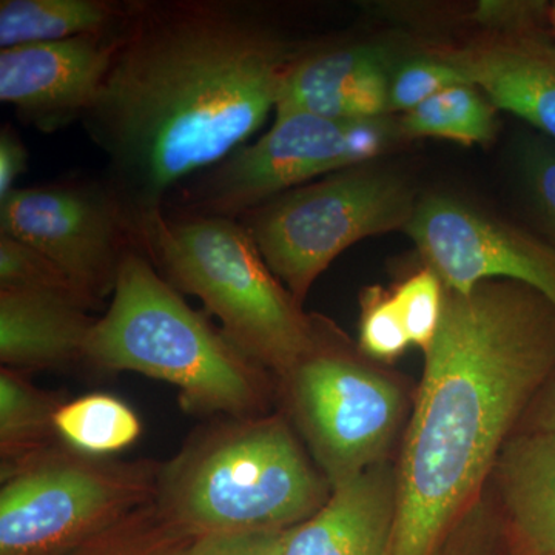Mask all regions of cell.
Segmentation results:
<instances>
[{
  "mask_svg": "<svg viewBox=\"0 0 555 555\" xmlns=\"http://www.w3.org/2000/svg\"><path fill=\"white\" fill-rule=\"evenodd\" d=\"M306 50L251 0H130L80 122L137 218L246 145Z\"/></svg>",
  "mask_w": 555,
  "mask_h": 555,
  "instance_id": "cell-1",
  "label": "cell"
},
{
  "mask_svg": "<svg viewBox=\"0 0 555 555\" xmlns=\"http://www.w3.org/2000/svg\"><path fill=\"white\" fill-rule=\"evenodd\" d=\"M398 474L393 555H436L476 495L514 422L555 369V306L516 281L469 294L444 287V308Z\"/></svg>",
  "mask_w": 555,
  "mask_h": 555,
  "instance_id": "cell-2",
  "label": "cell"
},
{
  "mask_svg": "<svg viewBox=\"0 0 555 555\" xmlns=\"http://www.w3.org/2000/svg\"><path fill=\"white\" fill-rule=\"evenodd\" d=\"M86 361L169 383L193 415H261L268 396L264 367L190 308L139 248L120 262L112 301L87 339Z\"/></svg>",
  "mask_w": 555,
  "mask_h": 555,
  "instance_id": "cell-3",
  "label": "cell"
},
{
  "mask_svg": "<svg viewBox=\"0 0 555 555\" xmlns=\"http://www.w3.org/2000/svg\"><path fill=\"white\" fill-rule=\"evenodd\" d=\"M318 476L281 416L219 420L163 463L156 505L195 537L291 529L327 502Z\"/></svg>",
  "mask_w": 555,
  "mask_h": 555,
  "instance_id": "cell-4",
  "label": "cell"
},
{
  "mask_svg": "<svg viewBox=\"0 0 555 555\" xmlns=\"http://www.w3.org/2000/svg\"><path fill=\"white\" fill-rule=\"evenodd\" d=\"M139 248L160 275L201 299L244 356L291 374L320 337L301 305L278 280L240 219L166 210L138 218Z\"/></svg>",
  "mask_w": 555,
  "mask_h": 555,
  "instance_id": "cell-5",
  "label": "cell"
},
{
  "mask_svg": "<svg viewBox=\"0 0 555 555\" xmlns=\"http://www.w3.org/2000/svg\"><path fill=\"white\" fill-rule=\"evenodd\" d=\"M160 467L56 444L2 467L0 555H60L101 534L155 502Z\"/></svg>",
  "mask_w": 555,
  "mask_h": 555,
  "instance_id": "cell-6",
  "label": "cell"
},
{
  "mask_svg": "<svg viewBox=\"0 0 555 555\" xmlns=\"http://www.w3.org/2000/svg\"><path fill=\"white\" fill-rule=\"evenodd\" d=\"M416 204L403 179L364 164L283 193L240 221L301 305L335 258L358 241L406 229Z\"/></svg>",
  "mask_w": 555,
  "mask_h": 555,
  "instance_id": "cell-7",
  "label": "cell"
},
{
  "mask_svg": "<svg viewBox=\"0 0 555 555\" xmlns=\"http://www.w3.org/2000/svg\"><path fill=\"white\" fill-rule=\"evenodd\" d=\"M400 133L387 116L331 119L310 113L276 116L272 129L175 190L163 210L240 219L268 201L377 158Z\"/></svg>",
  "mask_w": 555,
  "mask_h": 555,
  "instance_id": "cell-8",
  "label": "cell"
},
{
  "mask_svg": "<svg viewBox=\"0 0 555 555\" xmlns=\"http://www.w3.org/2000/svg\"><path fill=\"white\" fill-rule=\"evenodd\" d=\"M0 235L49 258L100 308L139 248L137 215L107 178L14 189L0 199Z\"/></svg>",
  "mask_w": 555,
  "mask_h": 555,
  "instance_id": "cell-9",
  "label": "cell"
},
{
  "mask_svg": "<svg viewBox=\"0 0 555 555\" xmlns=\"http://www.w3.org/2000/svg\"><path fill=\"white\" fill-rule=\"evenodd\" d=\"M286 378L299 425L332 489L379 463L400 416L393 385L321 341Z\"/></svg>",
  "mask_w": 555,
  "mask_h": 555,
  "instance_id": "cell-10",
  "label": "cell"
},
{
  "mask_svg": "<svg viewBox=\"0 0 555 555\" xmlns=\"http://www.w3.org/2000/svg\"><path fill=\"white\" fill-rule=\"evenodd\" d=\"M443 286L469 294L485 281H516L555 306V246L451 196H426L406 225Z\"/></svg>",
  "mask_w": 555,
  "mask_h": 555,
  "instance_id": "cell-11",
  "label": "cell"
},
{
  "mask_svg": "<svg viewBox=\"0 0 555 555\" xmlns=\"http://www.w3.org/2000/svg\"><path fill=\"white\" fill-rule=\"evenodd\" d=\"M120 28L0 51V100L40 131L82 119L100 93Z\"/></svg>",
  "mask_w": 555,
  "mask_h": 555,
  "instance_id": "cell-12",
  "label": "cell"
},
{
  "mask_svg": "<svg viewBox=\"0 0 555 555\" xmlns=\"http://www.w3.org/2000/svg\"><path fill=\"white\" fill-rule=\"evenodd\" d=\"M429 56L447 62L483 91L492 107L513 113L555 144V43L518 31L437 49Z\"/></svg>",
  "mask_w": 555,
  "mask_h": 555,
  "instance_id": "cell-13",
  "label": "cell"
},
{
  "mask_svg": "<svg viewBox=\"0 0 555 555\" xmlns=\"http://www.w3.org/2000/svg\"><path fill=\"white\" fill-rule=\"evenodd\" d=\"M393 65L374 43L308 49L288 69L275 116L310 113L331 119L385 116Z\"/></svg>",
  "mask_w": 555,
  "mask_h": 555,
  "instance_id": "cell-14",
  "label": "cell"
},
{
  "mask_svg": "<svg viewBox=\"0 0 555 555\" xmlns=\"http://www.w3.org/2000/svg\"><path fill=\"white\" fill-rule=\"evenodd\" d=\"M398 476L385 463L332 489L327 502L288 529L284 555H393Z\"/></svg>",
  "mask_w": 555,
  "mask_h": 555,
  "instance_id": "cell-15",
  "label": "cell"
},
{
  "mask_svg": "<svg viewBox=\"0 0 555 555\" xmlns=\"http://www.w3.org/2000/svg\"><path fill=\"white\" fill-rule=\"evenodd\" d=\"M72 299L30 291H0V361L21 372L86 361L96 318Z\"/></svg>",
  "mask_w": 555,
  "mask_h": 555,
  "instance_id": "cell-16",
  "label": "cell"
},
{
  "mask_svg": "<svg viewBox=\"0 0 555 555\" xmlns=\"http://www.w3.org/2000/svg\"><path fill=\"white\" fill-rule=\"evenodd\" d=\"M500 481L521 555H555V440L525 433L507 441Z\"/></svg>",
  "mask_w": 555,
  "mask_h": 555,
  "instance_id": "cell-17",
  "label": "cell"
},
{
  "mask_svg": "<svg viewBox=\"0 0 555 555\" xmlns=\"http://www.w3.org/2000/svg\"><path fill=\"white\" fill-rule=\"evenodd\" d=\"M129 10L130 0H2L0 47L5 50L118 30Z\"/></svg>",
  "mask_w": 555,
  "mask_h": 555,
  "instance_id": "cell-18",
  "label": "cell"
},
{
  "mask_svg": "<svg viewBox=\"0 0 555 555\" xmlns=\"http://www.w3.org/2000/svg\"><path fill=\"white\" fill-rule=\"evenodd\" d=\"M62 401L25 378L16 369H0V455L2 467L53 447L54 416Z\"/></svg>",
  "mask_w": 555,
  "mask_h": 555,
  "instance_id": "cell-19",
  "label": "cell"
},
{
  "mask_svg": "<svg viewBox=\"0 0 555 555\" xmlns=\"http://www.w3.org/2000/svg\"><path fill=\"white\" fill-rule=\"evenodd\" d=\"M406 138H441L460 144H488L495 137L494 107L473 83H459L404 113L398 126Z\"/></svg>",
  "mask_w": 555,
  "mask_h": 555,
  "instance_id": "cell-20",
  "label": "cell"
},
{
  "mask_svg": "<svg viewBox=\"0 0 555 555\" xmlns=\"http://www.w3.org/2000/svg\"><path fill=\"white\" fill-rule=\"evenodd\" d=\"M54 427L67 447L96 456L131 447L142 433L137 412L108 393H90L62 403Z\"/></svg>",
  "mask_w": 555,
  "mask_h": 555,
  "instance_id": "cell-21",
  "label": "cell"
},
{
  "mask_svg": "<svg viewBox=\"0 0 555 555\" xmlns=\"http://www.w3.org/2000/svg\"><path fill=\"white\" fill-rule=\"evenodd\" d=\"M195 539L153 502L60 555H184Z\"/></svg>",
  "mask_w": 555,
  "mask_h": 555,
  "instance_id": "cell-22",
  "label": "cell"
},
{
  "mask_svg": "<svg viewBox=\"0 0 555 555\" xmlns=\"http://www.w3.org/2000/svg\"><path fill=\"white\" fill-rule=\"evenodd\" d=\"M0 291L40 292L100 309L53 261L7 235H0Z\"/></svg>",
  "mask_w": 555,
  "mask_h": 555,
  "instance_id": "cell-23",
  "label": "cell"
},
{
  "mask_svg": "<svg viewBox=\"0 0 555 555\" xmlns=\"http://www.w3.org/2000/svg\"><path fill=\"white\" fill-rule=\"evenodd\" d=\"M411 345L429 349L440 328L444 286L433 269L426 268L401 283L392 294Z\"/></svg>",
  "mask_w": 555,
  "mask_h": 555,
  "instance_id": "cell-24",
  "label": "cell"
},
{
  "mask_svg": "<svg viewBox=\"0 0 555 555\" xmlns=\"http://www.w3.org/2000/svg\"><path fill=\"white\" fill-rule=\"evenodd\" d=\"M411 345L392 295L366 288L361 298L360 346L375 360L392 361Z\"/></svg>",
  "mask_w": 555,
  "mask_h": 555,
  "instance_id": "cell-25",
  "label": "cell"
},
{
  "mask_svg": "<svg viewBox=\"0 0 555 555\" xmlns=\"http://www.w3.org/2000/svg\"><path fill=\"white\" fill-rule=\"evenodd\" d=\"M459 83H469L462 73L433 56L416 57L393 68L387 112L408 113L423 102Z\"/></svg>",
  "mask_w": 555,
  "mask_h": 555,
  "instance_id": "cell-26",
  "label": "cell"
},
{
  "mask_svg": "<svg viewBox=\"0 0 555 555\" xmlns=\"http://www.w3.org/2000/svg\"><path fill=\"white\" fill-rule=\"evenodd\" d=\"M521 179L546 240L555 246V144L546 138L524 142L518 156Z\"/></svg>",
  "mask_w": 555,
  "mask_h": 555,
  "instance_id": "cell-27",
  "label": "cell"
},
{
  "mask_svg": "<svg viewBox=\"0 0 555 555\" xmlns=\"http://www.w3.org/2000/svg\"><path fill=\"white\" fill-rule=\"evenodd\" d=\"M287 534L288 529L215 532L196 537L184 555H284Z\"/></svg>",
  "mask_w": 555,
  "mask_h": 555,
  "instance_id": "cell-28",
  "label": "cell"
},
{
  "mask_svg": "<svg viewBox=\"0 0 555 555\" xmlns=\"http://www.w3.org/2000/svg\"><path fill=\"white\" fill-rule=\"evenodd\" d=\"M28 150L20 133L7 124L0 130V199L13 192L17 178L27 170Z\"/></svg>",
  "mask_w": 555,
  "mask_h": 555,
  "instance_id": "cell-29",
  "label": "cell"
},
{
  "mask_svg": "<svg viewBox=\"0 0 555 555\" xmlns=\"http://www.w3.org/2000/svg\"><path fill=\"white\" fill-rule=\"evenodd\" d=\"M528 420L526 433L540 434L555 440V369L529 406Z\"/></svg>",
  "mask_w": 555,
  "mask_h": 555,
  "instance_id": "cell-30",
  "label": "cell"
},
{
  "mask_svg": "<svg viewBox=\"0 0 555 555\" xmlns=\"http://www.w3.org/2000/svg\"><path fill=\"white\" fill-rule=\"evenodd\" d=\"M550 20H551V24H553V27H554V30H555V3L550 9Z\"/></svg>",
  "mask_w": 555,
  "mask_h": 555,
  "instance_id": "cell-31",
  "label": "cell"
}]
</instances>
